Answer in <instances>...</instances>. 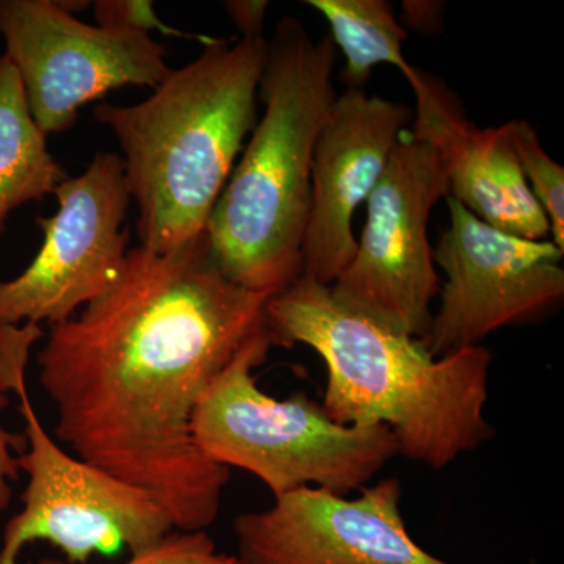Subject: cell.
Returning <instances> with one entry per match:
<instances>
[{
    "label": "cell",
    "mask_w": 564,
    "mask_h": 564,
    "mask_svg": "<svg viewBox=\"0 0 564 564\" xmlns=\"http://www.w3.org/2000/svg\"><path fill=\"white\" fill-rule=\"evenodd\" d=\"M272 295L225 276L202 236L159 254L129 250L109 292L51 326L40 384L77 458L152 494L174 529L206 532L231 473L199 454L192 415Z\"/></svg>",
    "instance_id": "1"
},
{
    "label": "cell",
    "mask_w": 564,
    "mask_h": 564,
    "mask_svg": "<svg viewBox=\"0 0 564 564\" xmlns=\"http://www.w3.org/2000/svg\"><path fill=\"white\" fill-rule=\"evenodd\" d=\"M265 325L273 347L306 345L321 356L329 419L388 426L410 462L443 470L494 437L484 345L434 358L421 339L348 310L304 276L270 296Z\"/></svg>",
    "instance_id": "2"
},
{
    "label": "cell",
    "mask_w": 564,
    "mask_h": 564,
    "mask_svg": "<svg viewBox=\"0 0 564 564\" xmlns=\"http://www.w3.org/2000/svg\"><path fill=\"white\" fill-rule=\"evenodd\" d=\"M195 61L133 106L95 118L120 143L140 247L165 254L206 231L245 140L258 122L267 40L207 41Z\"/></svg>",
    "instance_id": "3"
},
{
    "label": "cell",
    "mask_w": 564,
    "mask_h": 564,
    "mask_svg": "<svg viewBox=\"0 0 564 564\" xmlns=\"http://www.w3.org/2000/svg\"><path fill=\"white\" fill-rule=\"evenodd\" d=\"M336 46L284 17L267 40L256 122L206 225L212 256L247 291H284L302 276L315 141L334 102Z\"/></svg>",
    "instance_id": "4"
},
{
    "label": "cell",
    "mask_w": 564,
    "mask_h": 564,
    "mask_svg": "<svg viewBox=\"0 0 564 564\" xmlns=\"http://www.w3.org/2000/svg\"><path fill=\"white\" fill-rule=\"evenodd\" d=\"M272 347L265 325L203 393L192 415L199 454L254 475L274 499L302 488L362 489L399 455L391 430L334 422L303 393L278 400L263 392L252 372Z\"/></svg>",
    "instance_id": "5"
},
{
    "label": "cell",
    "mask_w": 564,
    "mask_h": 564,
    "mask_svg": "<svg viewBox=\"0 0 564 564\" xmlns=\"http://www.w3.org/2000/svg\"><path fill=\"white\" fill-rule=\"evenodd\" d=\"M31 340L0 337V386L20 395L28 452L18 467L29 481L24 505L3 530L0 564H20L25 545L47 541L61 549L69 564H87L90 556H113L128 549L144 551L172 533V516L152 494L66 454L41 425L25 388Z\"/></svg>",
    "instance_id": "6"
},
{
    "label": "cell",
    "mask_w": 564,
    "mask_h": 564,
    "mask_svg": "<svg viewBox=\"0 0 564 564\" xmlns=\"http://www.w3.org/2000/svg\"><path fill=\"white\" fill-rule=\"evenodd\" d=\"M448 196L437 152L404 132L366 202L367 217L347 269L329 285L348 310L422 339L432 323L441 278L429 240L430 215Z\"/></svg>",
    "instance_id": "7"
},
{
    "label": "cell",
    "mask_w": 564,
    "mask_h": 564,
    "mask_svg": "<svg viewBox=\"0 0 564 564\" xmlns=\"http://www.w3.org/2000/svg\"><path fill=\"white\" fill-rule=\"evenodd\" d=\"M451 225L433 248L445 274L423 347L434 358L481 345L507 326L544 318L564 299V251L492 228L447 196Z\"/></svg>",
    "instance_id": "8"
},
{
    "label": "cell",
    "mask_w": 564,
    "mask_h": 564,
    "mask_svg": "<svg viewBox=\"0 0 564 564\" xmlns=\"http://www.w3.org/2000/svg\"><path fill=\"white\" fill-rule=\"evenodd\" d=\"M0 36L46 137L69 131L82 107L115 88H158L172 73L150 35L85 24L54 0H0Z\"/></svg>",
    "instance_id": "9"
},
{
    "label": "cell",
    "mask_w": 564,
    "mask_h": 564,
    "mask_svg": "<svg viewBox=\"0 0 564 564\" xmlns=\"http://www.w3.org/2000/svg\"><path fill=\"white\" fill-rule=\"evenodd\" d=\"M54 195L57 214L36 220L44 236L39 254L20 276L0 281V326L69 321L80 306L109 292L124 269L131 196L121 155L98 152Z\"/></svg>",
    "instance_id": "10"
},
{
    "label": "cell",
    "mask_w": 564,
    "mask_h": 564,
    "mask_svg": "<svg viewBox=\"0 0 564 564\" xmlns=\"http://www.w3.org/2000/svg\"><path fill=\"white\" fill-rule=\"evenodd\" d=\"M402 484L386 478L356 499L321 488L276 497L237 516L242 564H451L421 547L402 516Z\"/></svg>",
    "instance_id": "11"
},
{
    "label": "cell",
    "mask_w": 564,
    "mask_h": 564,
    "mask_svg": "<svg viewBox=\"0 0 564 564\" xmlns=\"http://www.w3.org/2000/svg\"><path fill=\"white\" fill-rule=\"evenodd\" d=\"M414 113L366 90L337 95L317 141L311 206L302 247V276L332 285L358 248L352 218L388 169Z\"/></svg>",
    "instance_id": "12"
},
{
    "label": "cell",
    "mask_w": 564,
    "mask_h": 564,
    "mask_svg": "<svg viewBox=\"0 0 564 564\" xmlns=\"http://www.w3.org/2000/svg\"><path fill=\"white\" fill-rule=\"evenodd\" d=\"M404 79L415 98L414 137L440 155L448 196L492 228L547 240L551 226L530 192L503 126L480 129L444 80L414 68Z\"/></svg>",
    "instance_id": "13"
},
{
    "label": "cell",
    "mask_w": 564,
    "mask_h": 564,
    "mask_svg": "<svg viewBox=\"0 0 564 564\" xmlns=\"http://www.w3.org/2000/svg\"><path fill=\"white\" fill-rule=\"evenodd\" d=\"M47 151L17 68L0 55V236L11 212L54 195L68 180Z\"/></svg>",
    "instance_id": "14"
},
{
    "label": "cell",
    "mask_w": 564,
    "mask_h": 564,
    "mask_svg": "<svg viewBox=\"0 0 564 564\" xmlns=\"http://www.w3.org/2000/svg\"><path fill=\"white\" fill-rule=\"evenodd\" d=\"M329 25V39L343 52L340 77L347 90H364L378 65L395 66L404 77L413 65L403 54L408 31L388 0H310Z\"/></svg>",
    "instance_id": "15"
},
{
    "label": "cell",
    "mask_w": 564,
    "mask_h": 564,
    "mask_svg": "<svg viewBox=\"0 0 564 564\" xmlns=\"http://www.w3.org/2000/svg\"><path fill=\"white\" fill-rule=\"evenodd\" d=\"M503 129L527 185L551 226V240L564 251V169L545 152L529 121L511 120Z\"/></svg>",
    "instance_id": "16"
},
{
    "label": "cell",
    "mask_w": 564,
    "mask_h": 564,
    "mask_svg": "<svg viewBox=\"0 0 564 564\" xmlns=\"http://www.w3.org/2000/svg\"><path fill=\"white\" fill-rule=\"evenodd\" d=\"M36 564H69L61 560L43 558ZM122 564H242L237 555L225 554L206 532L173 530L159 543L131 555Z\"/></svg>",
    "instance_id": "17"
},
{
    "label": "cell",
    "mask_w": 564,
    "mask_h": 564,
    "mask_svg": "<svg viewBox=\"0 0 564 564\" xmlns=\"http://www.w3.org/2000/svg\"><path fill=\"white\" fill-rule=\"evenodd\" d=\"M93 13L99 28L150 35L152 31L163 35L187 36L176 29L163 24L150 0H96Z\"/></svg>",
    "instance_id": "18"
},
{
    "label": "cell",
    "mask_w": 564,
    "mask_h": 564,
    "mask_svg": "<svg viewBox=\"0 0 564 564\" xmlns=\"http://www.w3.org/2000/svg\"><path fill=\"white\" fill-rule=\"evenodd\" d=\"M9 404L6 389L0 386V413ZM28 447L25 436L7 432L0 425V511L7 510L11 502V484L20 480V467H18V456L14 452L22 454Z\"/></svg>",
    "instance_id": "19"
},
{
    "label": "cell",
    "mask_w": 564,
    "mask_h": 564,
    "mask_svg": "<svg viewBox=\"0 0 564 564\" xmlns=\"http://www.w3.org/2000/svg\"><path fill=\"white\" fill-rule=\"evenodd\" d=\"M265 0H228L225 10L229 20L242 33V39H265L263 36V21L269 10Z\"/></svg>",
    "instance_id": "20"
},
{
    "label": "cell",
    "mask_w": 564,
    "mask_h": 564,
    "mask_svg": "<svg viewBox=\"0 0 564 564\" xmlns=\"http://www.w3.org/2000/svg\"><path fill=\"white\" fill-rule=\"evenodd\" d=\"M402 11L404 25H408L411 31L425 33V35L443 32L444 2H436V0H404Z\"/></svg>",
    "instance_id": "21"
}]
</instances>
